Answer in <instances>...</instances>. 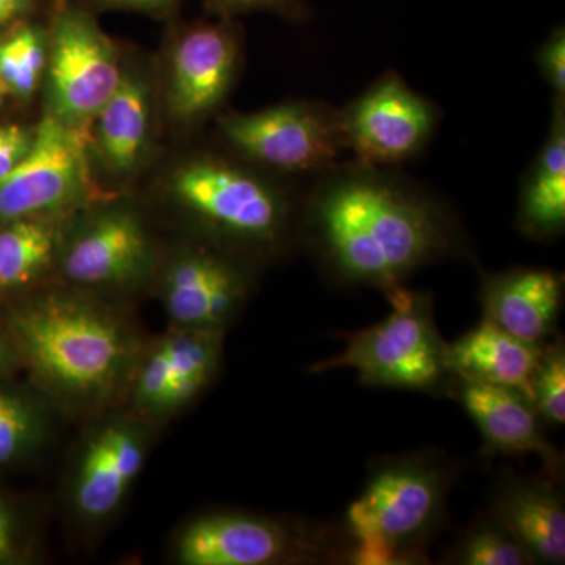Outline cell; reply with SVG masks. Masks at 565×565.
I'll list each match as a JSON object with an SVG mask.
<instances>
[{
	"label": "cell",
	"mask_w": 565,
	"mask_h": 565,
	"mask_svg": "<svg viewBox=\"0 0 565 565\" xmlns=\"http://www.w3.org/2000/svg\"><path fill=\"white\" fill-rule=\"evenodd\" d=\"M300 233L333 280L382 292L460 247L441 204L382 169L353 162L318 177Z\"/></svg>",
	"instance_id": "cell-1"
},
{
	"label": "cell",
	"mask_w": 565,
	"mask_h": 565,
	"mask_svg": "<svg viewBox=\"0 0 565 565\" xmlns=\"http://www.w3.org/2000/svg\"><path fill=\"white\" fill-rule=\"evenodd\" d=\"M7 334L40 388L76 412L102 408L128 390L143 352L125 316L70 286L14 307Z\"/></svg>",
	"instance_id": "cell-2"
},
{
	"label": "cell",
	"mask_w": 565,
	"mask_h": 565,
	"mask_svg": "<svg viewBox=\"0 0 565 565\" xmlns=\"http://www.w3.org/2000/svg\"><path fill=\"white\" fill-rule=\"evenodd\" d=\"M451 468L434 455H411L375 465L362 494L345 512L352 539L349 563L416 564L444 519Z\"/></svg>",
	"instance_id": "cell-3"
},
{
	"label": "cell",
	"mask_w": 565,
	"mask_h": 565,
	"mask_svg": "<svg viewBox=\"0 0 565 565\" xmlns=\"http://www.w3.org/2000/svg\"><path fill=\"white\" fill-rule=\"evenodd\" d=\"M169 193L214 243L234 252H275L300 232L302 207L244 161L195 156L170 174Z\"/></svg>",
	"instance_id": "cell-4"
},
{
	"label": "cell",
	"mask_w": 565,
	"mask_h": 565,
	"mask_svg": "<svg viewBox=\"0 0 565 565\" xmlns=\"http://www.w3.org/2000/svg\"><path fill=\"white\" fill-rule=\"evenodd\" d=\"M384 294L392 313L373 327L344 333V351L313 364L310 373L348 367L364 385L446 393L452 374L446 359L448 344L435 323L433 296L404 285Z\"/></svg>",
	"instance_id": "cell-5"
},
{
	"label": "cell",
	"mask_w": 565,
	"mask_h": 565,
	"mask_svg": "<svg viewBox=\"0 0 565 565\" xmlns=\"http://www.w3.org/2000/svg\"><path fill=\"white\" fill-rule=\"evenodd\" d=\"M44 74L46 115L87 134L122 77L120 54L95 17L73 0H54Z\"/></svg>",
	"instance_id": "cell-6"
},
{
	"label": "cell",
	"mask_w": 565,
	"mask_h": 565,
	"mask_svg": "<svg viewBox=\"0 0 565 565\" xmlns=\"http://www.w3.org/2000/svg\"><path fill=\"white\" fill-rule=\"evenodd\" d=\"M222 139L241 161L278 174H322L349 154L341 110L316 102L282 103L218 118Z\"/></svg>",
	"instance_id": "cell-7"
},
{
	"label": "cell",
	"mask_w": 565,
	"mask_h": 565,
	"mask_svg": "<svg viewBox=\"0 0 565 565\" xmlns=\"http://www.w3.org/2000/svg\"><path fill=\"white\" fill-rule=\"evenodd\" d=\"M154 243L136 207L102 203L71 218L58 255L65 286L96 294L126 291L154 270Z\"/></svg>",
	"instance_id": "cell-8"
},
{
	"label": "cell",
	"mask_w": 565,
	"mask_h": 565,
	"mask_svg": "<svg viewBox=\"0 0 565 565\" xmlns=\"http://www.w3.org/2000/svg\"><path fill=\"white\" fill-rule=\"evenodd\" d=\"M87 134L44 115L31 150L0 181V225L35 215L74 214L95 203Z\"/></svg>",
	"instance_id": "cell-9"
},
{
	"label": "cell",
	"mask_w": 565,
	"mask_h": 565,
	"mask_svg": "<svg viewBox=\"0 0 565 565\" xmlns=\"http://www.w3.org/2000/svg\"><path fill=\"white\" fill-rule=\"evenodd\" d=\"M323 533L244 512H214L192 520L174 542L182 565H269L332 557Z\"/></svg>",
	"instance_id": "cell-10"
},
{
	"label": "cell",
	"mask_w": 565,
	"mask_h": 565,
	"mask_svg": "<svg viewBox=\"0 0 565 565\" xmlns=\"http://www.w3.org/2000/svg\"><path fill=\"white\" fill-rule=\"evenodd\" d=\"M252 282L247 263L232 248L189 245L163 266L159 297L174 329L225 332L243 311Z\"/></svg>",
	"instance_id": "cell-11"
},
{
	"label": "cell",
	"mask_w": 565,
	"mask_h": 565,
	"mask_svg": "<svg viewBox=\"0 0 565 565\" xmlns=\"http://www.w3.org/2000/svg\"><path fill=\"white\" fill-rule=\"evenodd\" d=\"M341 120L352 162L384 170L411 161L424 150L438 115L429 99L390 71L341 109Z\"/></svg>",
	"instance_id": "cell-12"
},
{
	"label": "cell",
	"mask_w": 565,
	"mask_h": 565,
	"mask_svg": "<svg viewBox=\"0 0 565 565\" xmlns=\"http://www.w3.org/2000/svg\"><path fill=\"white\" fill-rule=\"evenodd\" d=\"M223 333L172 327L141 352L128 386L132 415L150 424L188 407L217 374Z\"/></svg>",
	"instance_id": "cell-13"
},
{
	"label": "cell",
	"mask_w": 565,
	"mask_h": 565,
	"mask_svg": "<svg viewBox=\"0 0 565 565\" xmlns=\"http://www.w3.org/2000/svg\"><path fill=\"white\" fill-rule=\"evenodd\" d=\"M230 18L188 25L166 65V106L182 125L202 121L225 103L241 66V40Z\"/></svg>",
	"instance_id": "cell-14"
},
{
	"label": "cell",
	"mask_w": 565,
	"mask_h": 565,
	"mask_svg": "<svg viewBox=\"0 0 565 565\" xmlns=\"http://www.w3.org/2000/svg\"><path fill=\"white\" fill-rule=\"evenodd\" d=\"M150 448V427L132 414L102 424L82 448L71 503L82 520L106 522L117 514L139 478Z\"/></svg>",
	"instance_id": "cell-15"
},
{
	"label": "cell",
	"mask_w": 565,
	"mask_h": 565,
	"mask_svg": "<svg viewBox=\"0 0 565 565\" xmlns=\"http://www.w3.org/2000/svg\"><path fill=\"white\" fill-rule=\"evenodd\" d=\"M446 393L455 396L482 435L484 456L535 455L546 476L564 478V457L550 444L544 422L523 394L452 375Z\"/></svg>",
	"instance_id": "cell-16"
},
{
	"label": "cell",
	"mask_w": 565,
	"mask_h": 565,
	"mask_svg": "<svg viewBox=\"0 0 565 565\" xmlns=\"http://www.w3.org/2000/svg\"><path fill=\"white\" fill-rule=\"evenodd\" d=\"M152 90L140 70L125 66L120 85L88 126V152L115 180H129L150 156Z\"/></svg>",
	"instance_id": "cell-17"
},
{
	"label": "cell",
	"mask_w": 565,
	"mask_h": 565,
	"mask_svg": "<svg viewBox=\"0 0 565 565\" xmlns=\"http://www.w3.org/2000/svg\"><path fill=\"white\" fill-rule=\"evenodd\" d=\"M482 315L519 340L545 344L556 333L564 299V275L548 269L489 274L481 285Z\"/></svg>",
	"instance_id": "cell-18"
},
{
	"label": "cell",
	"mask_w": 565,
	"mask_h": 565,
	"mask_svg": "<svg viewBox=\"0 0 565 565\" xmlns=\"http://www.w3.org/2000/svg\"><path fill=\"white\" fill-rule=\"evenodd\" d=\"M492 514L519 539L534 564H564L565 508L555 479H505L497 487Z\"/></svg>",
	"instance_id": "cell-19"
},
{
	"label": "cell",
	"mask_w": 565,
	"mask_h": 565,
	"mask_svg": "<svg viewBox=\"0 0 565 565\" xmlns=\"http://www.w3.org/2000/svg\"><path fill=\"white\" fill-rule=\"evenodd\" d=\"M542 345L519 340L482 319L456 343L448 344L446 359L455 377L512 390L531 401Z\"/></svg>",
	"instance_id": "cell-20"
},
{
	"label": "cell",
	"mask_w": 565,
	"mask_h": 565,
	"mask_svg": "<svg viewBox=\"0 0 565 565\" xmlns=\"http://www.w3.org/2000/svg\"><path fill=\"white\" fill-rule=\"evenodd\" d=\"M520 232L531 239H556L565 230V102L555 99L548 137L520 191Z\"/></svg>",
	"instance_id": "cell-21"
},
{
	"label": "cell",
	"mask_w": 565,
	"mask_h": 565,
	"mask_svg": "<svg viewBox=\"0 0 565 565\" xmlns=\"http://www.w3.org/2000/svg\"><path fill=\"white\" fill-rule=\"evenodd\" d=\"M74 214L35 215L0 225V292L31 288L57 269Z\"/></svg>",
	"instance_id": "cell-22"
},
{
	"label": "cell",
	"mask_w": 565,
	"mask_h": 565,
	"mask_svg": "<svg viewBox=\"0 0 565 565\" xmlns=\"http://www.w3.org/2000/svg\"><path fill=\"white\" fill-rule=\"evenodd\" d=\"M47 66L46 25L22 20L0 36V84L14 98L31 99Z\"/></svg>",
	"instance_id": "cell-23"
},
{
	"label": "cell",
	"mask_w": 565,
	"mask_h": 565,
	"mask_svg": "<svg viewBox=\"0 0 565 565\" xmlns=\"http://www.w3.org/2000/svg\"><path fill=\"white\" fill-rule=\"evenodd\" d=\"M46 427V416L35 399L0 390V465L31 455L44 440Z\"/></svg>",
	"instance_id": "cell-24"
},
{
	"label": "cell",
	"mask_w": 565,
	"mask_h": 565,
	"mask_svg": "<svg viewBox=\"0 0 565 565\" xmlns=\"http://www.w3.org/2000/svg\"><path fill=\"white\" fill-rule=\"evenodd\" d=\"M448 563L460 565H526L534 564L519 539L493 514L476 522L462 535Z\"/></svg>",
	"instance_id": "cell-25"
},
{
	"label": "cell",
	"mask_w": 565,
	"mask_h": 565,
	"mask_svg": "<svg viewBox=\"0 0 565 565\" xmlns=\"http://www.w3.org/2000/svg\"><path fill=\"white\" fill-rule=\"evenodd\" d=\"M531 403L545 424L563 426L565 423V345L557 334L542 345L531 384Z\"/></svg>",
	"instance_id": "cell-26"
},
{
	"label": "cell",
	"mask_w": 565,
	"mask_h": 565,
	"mask_svg": "<svg viewBox=\"0 0 565 565\" xmlns=\"http://www.w3.org/2000/svg\"><path fill=\"white\" fill-rule=\"evenodd\" d=\"M537 68L542 77L550 85L555 99L565 102V31L564 25H559L550 33L548 39L544 41L537 51L535 57Z\"/></svg>",
	"instance_id": "cell-27"
},
{
	"label": "cell",
	"mask_w": 565,
	"mask_h": 565,
	"mask_svg": "<svg viewBox=\"0 0 565 565\" xmlns=\"http://www.w3.org/2000/svg\"><path fill=\"white\" fill-rule=\"evenodd\" d=\"M207 3L222 18L252 11H275L291 20H303L308 17V0H207Z\"/></svg>",
	"instance_id": "cell-28"
},
{
	"label": "cell",
	"mask_w": 565,
	"mask_h": 565,
	"mask_svg": "<svg viewBox=\"0 0 565 565\" xmlns=\"http://www.w3.org/2000/svg\"><path fill=\"white\" fill-rule=\"evenodd\" d=\"M35 128L20 125H0V181L6 180L14 167L31 150Z\"/></svg>",
	"instance_id": "cell-29"
},
{
	"label": "cell",
	"mask_w": 565,
	"mask_h": 565,
	"mask_svg": "<svg viewBox=\"0 0 565 565\" xmlns=\"http://www.w3.org/2000/svg\"><path fill=\"white\" fill-rule=\"evenodd\" d=\"M93 6L107 10H129L151 17H169L180 6L181 0H90Z\"/></svg>",
	"instance_id": "cell-30"
},
{
	"label": "cell",
	"mask_w": 565,
	"mask_h": 565,
	"mask_svg": "<svg viewBox=\"0 0 565 565\" xmlns=\"http://www.w3.org/2000/svg\"><path fill=\"white\" fill-rule=\"evenodd\" d=\"M36 0H0V29L10 28L31 13Z\"/></svg>",
	"instance_id": "cell-31"
},
{
	"label": "cell",
	"mask_w": 565,
	"mask_h": 565,
	"mask_svg": "<svg viewBox=\"0 0 565 565\" xmlns=\"http://www.w3.org/2000/svg\"><path fill=\"white\" fill-rule=\"evenodd\" d=\"M14 527L10 512L0 503V565L9 563L13 557Z\"/></svg>",
	"instance_id": "cell-32"
},
{
	"label": "cell",
	"mask_w": 565,
	"mask_h": 565,
	"mask_svg": "<svg viewBox=\"0 0 565 565\" xmlns=\"http://www.w3.org/2000/svg\"><path fill=\"white\" fill-rule=\"evenodd\" d=\"M17 359V352H14L9 334L0 333V379L10 373Z\"/></svg>",
	"instance_id": "cell-33"
},
{
	"label": "cell",
	"mask_w": 565,
	"mask_h": 565,
	"mask_svg": "<svg viewBox=\"0 0 565 565\" xmlns=\"http://www.w3.org/2000/svg\"><path fill=\"white\" fill-rule=\"evenodd\" d=\"M6 88H3V85L0 84V106H2L3 103V96H6Z\"/></svg>",
	"instance_id": "cell-34"
}]
</instances>
